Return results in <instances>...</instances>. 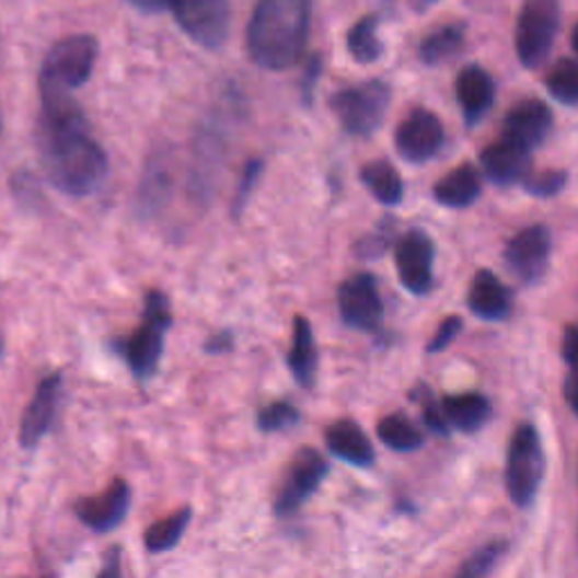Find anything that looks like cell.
Listing matches in <instances>:
<instances>
[{
	"label": "cell",
	"mask_w": 578,
	"mask_h": 578,
	"mask_svg": "<svg viewBox=\"0 0 578 578\" xmlns=\"http://www.w3.org/2000/svg\"><path fill=\"white\" fill-rule=\"evenodd\" d=\"M312 0H258L246 30L251 59L267 70L292 68L308 44Z\"/></svg>",
	"instance_id": "obj_2"
},
{
	"label": "cell",
	"mask_w": 578,
	"mask_h": 578,
	"mask_svg": "<svg viewBox=\"0 0 578 578\" xmlns=\"http://www.w3.org/2000/svg\"><path fill=\"white\" fill-rule=\"evenodd\" d=\"M409 3H412V8L416 12H427L429 8H434V5L439 3V0H409Z\"/></svg>",
	"instance_id": "obj_44"
},
{
	"label": "cell",
	"mask_w": 578,
	"mask_h": 578,
	"mask_svg": "<svg viewBox=\"0 0 578 578\" xmlns=\"http://www.w3.org/2000/svg\"><path fill=\"white\" fill-rule=\"evenodd\" d=\"M461 328H463V321H461L459 316H448V319L439 325L437 335L431 337L427 350H429V352H441V350H446V348L456 339V335L461 333Z\"/></svg>",
	"instance_id": "obj_35"
},
{
	"label": "cell",
	"mask_w": 578,
	"mask_h": 578,
	"mask_svg": "<svg viewBox=\"0 0 578 578\" xmlns=\"http://www.w3.org/2000/svg\"><path fill=\"white\" fill-rule=\"evenodd\" d=\"M301 414L289 405V403H271L265 409H261L258 414V427L263 431H280V429H289L299 423Z\"/></svg>",
	"instance_id": "obj_33"
},
{
	"label": "cell",
	"mask_w": 578,
	"mask_h": 578,
	"mask_svg": "<svg viewBox=\"0 0 578 578\" xmlns=\"http://www.w3.org/2000/svg\"><path fill=\"white\" fill-rule=\"evenodd\" d=\"M506 542L504 540H495L490 545L477 550L473 556H470L463 567L459 569V574L454 578H488L493 567L499 563V558L506 552Z\"/></svg>",
	"instance_id": "obj_31"
},
{
	"label": "cell",
	"mask_w": 578,
	"mask_h": 578,
	"mask_svg": "<svg viewBox=\"0 0 578 578\" xmlns=\"http://www.w3.org/2000/svg\"><path fill=\"white\" fill-rule=\"evenodd\" d=\"M127 3L142 14H159L170 8V0H127Z\"/></svg>",
	"instance_id": "obj_42"
},
{
	"label": "cell",
	"mask_w": 578,
	"mask_h": 578,
	"mask_svg": "<svg viewBox=\"0 0 578 578\" xmlns=\"http://www.w3.org/2000/svg\"><path fill=\"white\" fill-rule=\"evenodd\" d=\"M170 10L190 39L208 50L222 48L229 36V0H170Z\"/></svg>",
	"instance_id": "obj_8"
},
{
	"label": "cell",
	"mask_w": 578,
	"mask_h": 578,
	"mask_svg": "<svg viewBox=\"0 0 578 578\" xmlns=\"http://www.w3.org/2000/svg\"><path fill=\"white\" fill-rule=\"evenodd\" d=\"M328 475V463L316 450H301L289 465L285 482L276 497V513L289 518L314 495L321 482Z\"/></svg>",
	"instance_id": "obj_9"
},
{
	"label": "cell",
	"mask_w": 578,
	"mask_h": 578,
	"mask_svg": "<svg viewBox=\"0 0 578 578\" xmlns=\"http://www.w3.org/2000/svg\"><path fill=\"white\" fill-rule=\"evenodd\" d=\"M193 511L190 509H181L172 513L165 520L154 522L148 531H144V547H148L152 554H161L172 550L176 542L184 537L188 524H190Z\"/></svg>",
	"instance_id": "obj_28"
},
{
	"label": "cell",
	"mask_w": 578,
	"mask_h": 578,
	"mask_svg": "<svg viewBox=\"0 0 578 578\" xmlns=\"http://www.w3.org/2000/svg\"><path fill=\"white\" fill-rule=\"evenodd\" d=\"M563 357L569 365V369H578V328L569 325L563 337Z\"/></svg>",
	"instance_id": "obj_39"
},
{
	"label": "cell",
	"mask_w": 578,
	"mask_h": 578,
	"mask_svg": "<svg viewBox=\"0 0 578 578\" xmlns=\"http://www.w3.org/2000/svg\"><path fill=\"white\" fill-rule=\"evenodd\" d=\"M97 578H123V556H120V547H114L112 552L106 554L104 565H102Z\"/></svg>",
	"instance_id": "obj_40"
},
{
	"label": "cell",
	"mask_w": 578,
	"mask_h": 578,
	"mask_svg": "<svg viewBox=\"0 0 578 578\" xmlns=\"http://www.w3.org/2000/svg\"><path fill=\"white\" fill-rule=\"evenodd\" d=\"M389 102V86L380 80H371L339 91L331 100V106L346 134L355 138H369L384 123Z\"/></svg>",
	"instance_id": "obj_6"
},
{
	"label": "cell",
	"mask_w": 578,
	"mask_h": 578,
	"mask_svg": "<svg viewBox=\"0 0 578 578\" xmlns=\"http://www.w3.org/2000/svg\"><path fill=\"white\" fill-rule=\"evenodd\" d=\"M361 184L384 206L401 204L405 197L403 178L389 161H371L361 167Z\"/></svg>",
	"instance_id": "obj_24"
},
{
	"label": "cell",
	"mask_w": 578,
	"mask_h": 578,
	"mask_svg": "<svg viewBox=\"0 0 578 578\" xmlns=\"http://www.w3.org/2000/svg\"><path fill=\"white\" fill-rule=\"evenodd\" d=\"M339 312L352 328L365 333L375 331L384 314L378 280L371 274L350 276L339 287Z\"/></svg>",
	"instance_id": "obj_12"
},
{
	"label": "cell",
	"mask_w": 578,
	"mask_h": 578,
	"mask_svg": "<svg viewBox=\"0 0 578 578\" xmlns=\"http://www.w3.org/2000/svg\"><path fill=\"white\" fill-rule=\"evenodd\" d=\"M97 59V42L89 34L68 36L55 44L42 66L39 91L44 100L68 97L91 78Z\"/></svg>",
	"instance_id": "obj_3"
},
{
	"label": "cell",
	"mask_w": 578,
	"mask_h": 578,
	"mask_svg": "<svg viewBox=\"0 0 578 578\" xmlns=\"http://www.w3.org/2000/svg\"><path fill=\"white\" fill-rule=\"evenodd\" d=\"M423 420H425V425H427L434 434H448V431H450V425H448V420H446L443 407L434 403L429 395H427V403L423 401Z\"/></svg>",
	"instance_id": "obj_36"
},
{
	"label": "cell",
	"mask_w": 578,
	"mask_h": 578,
	"mask_svg": "<svg viewBox=\"0 0 578 578\" xmlns=\"http://www.w3.org/2000/svg\"><path fill=\"white\" fill-rule=\"evenodd\" d=\"M0 357H3V339H0Z\"/></svg>",
	"instance_id": "obj_46"
},
{
	"label": "cell",
	"mask_w": 578,
	"mask_h": 578,
	"mask_svg": "<svg viewBox=\"0 0 578 578\" xmlns=\"http://www.w3.org/2000/svg\"><path fill=\"white\" fill-rule=\"evenodd\" d=\"M170 193V176L163 165H150L138 193V210L142 215L157 212Z\"/></svg>",
	"instance_id": "obj_30"
},
{
	"label": "cell",
	"mask_w": 578,
	"mask_h": 578,
	"mask_svg": "<svg viewBox=\"0 0 578 578\" xmlns=\"http://www.w3.org/2000/svg\"><path fill=\"white\" fill-rule=\"evenodd\" d=\"M567 184V172L563 170H545V172H535V174H527L522 178V186L529 195L533 197H542V199H547V197H554L558 195Z\"/></svg>",
	"instance_id": "obj_32"
},
{
	"label": "cell",
	"mask_w": 578,
	"mask_h": 578,
	"mask_svg": "<svg viewBox=\"0 0 578 578\" xmlns=\"http://www.w3.org/2000/svg\"><path fill=\"white\" fill-rule=\"evenodd\" d=\"M441 407H443L448 425H452L461 431L479 429L490 416V403L479 393L448 395Z\"/></svg>",
	"instance_id": "obj_22"
},
{
	"label": "cell",
	"mask_w": 578,
	"mask_h": 578,
	"mask_svg": "<svg viewBox=\"0 0 578 578\" xmlns=\"http://www.w3.org/2000/svg\"><path fill=\"white\" fill-rule=\"evenodd\" d=\"M59 395H61L59 373H50L48 378L39 382V386H36L32 401L23 414V420H21V443L25 448L39 446V441L48 434L53 418L57 414Z\"/></svg>",
	"instance_id": "obj_16"
},
{
	"label": "cell",
	"mask_w": 578,
	"mask_h": 578,
	"mask_svg": "<svg viewBox=\"0 0 578 578\" xmlns=\"http://www.w3.org/2000/svg\"><path fill=\"white\" fill-rule=\"evenodd\" d=\"M482 195V176L473 165H461L446 174L437 188H434V197L441 206L448 208H467L477 201Z\"/></svg>",
	"instance_id": "obj_21"
},
{
	"label": "cell",
	"mask_w": 578,
	"mask_h": 578,
	"mask_svg": "<svg viewBox=\"0 0 578 578\" xmlns=\"http://www.w3.org/2000/svg\"><path fill=\"white\" fill-rule=\"evenodd\" d=\"M456 100L467 127H475L495 104V82L482 66H465L456 78Z\"/></svg>",
	"instance_id": "obj_17"
},
{
	"label": "cell",
	"mask_w": 578,
	"mask_h": 578,
	"mask_svg": "<svg viewBox=\"0 0 578 578\" xmlns=\"http://www.w3.org/2000/svg\"><path fill=\"white\" fill-rule=\"evenodd\" d=\"M552 125H554V114L545 102L535 97L522 100L511 108L509 116H506L501 138L531 154L542 142H545V138L552 131Z\"/></svg>",
	"instance_id": "obj_14"
},
{
	"label": "cell",
	"mask_w": 578,
	"mask_h": 578,
	"mask_svg": "<svg viewBox=\"0 0 578 578\" xmlns=\"http://www.w3.org/2000/svg\"><path fill=\"white\" fill-rule=\"evenodd\" d=\"M395 267L412 294L423 297L434 280V244L427 233L409 231L395 246Z\"/></svg>",
	"instance_id": "obj_13"
},
{
	"label": "cell",
	"mask_w": 578,
	"mask_h": 578,
	"mask_svg": "<svg viewBox=\"0 0 578 578\" xmlns=\"http://www.w3.org/2000/svg\"><path fill=\"white\" fill-rule=\"evenodd\" d=\"M547 91L554 100L567 106H578V63L571 59H560L552 66L545 78Z\"/></svg>",
	"instance_id": "obj_29"
},
{
	"label": "cell",
	"mask_w": 578,
	"mask_h": 578,
	"mask_svg": "<svg viewBox=\"0 0 578 578\" xmlns=\"http://www.w3.org/2000/svg\"><path fill=\"white\" fill-rule=\"evenodd\" d=\"M571 44H574V50L578 53V25L574 27V36H571Z\"/></svg>",
	"instance_id": "obj_45"
},
{
	"label": "cell",
	"mask_w": 578,
	"mask_h": 578,
	"mask_svg": "<svg viewBox=\"0 0 578 578\" xmlns=\"http://www.w3.org/2000/svg\"><path fill=\"white\" fill-rule=\"evenodd\" d=\"M170 325H172L170 301L163 292H159V289H152V292H148V297H144L142 323L127 339L116 344L118 352L125 357L131 373L138 380H148L159 369L165 333Z\"/></svg>",
	"instance_id": "obj_4"
},
{
	"label": "cell",
	"mask_w": 578,
	"mask_h": 578,
	"mask_svg": "<svg viewBox=\"0 0 578 578\" xmlns=\"http://www.w3.org/2000/svg\"><path fill=\"white\" fill-rule=\"evenodd\" d=\"M446 129L437 114L416 108L395 131V148L409 163H427L443 150Z\"/></svg>",
	"instance_id": "obj_10"
},
{
	"label": "cell",
	"mask_w": 578,
	"mask_h": 578,
	"mask_svg": "<svg viewBox=\"0 0 578 578\" xmlns=\"http://www.w3.org/2000/svg\"><path fill=\"white\" fill-rule=\"evenodd\" d=\"M321 78V57H312L305 66V72H303V80H301V93H303V100L305 104H310L312 100V93L316 89V82Z\"/></svg>",
	"instance_id": "obj_38"
},
{
	"label": "cell",
	"mask_w": 578,
	"mask_h": 578,
	"mask_svg": "<svg viewBox=\"0 0 578 578\" xmlns=\"http://www.w3.org/2000/svg\"><path fill=\"white\" fill-rule=\"evenodd\" d=\"M131 504V490L129 484L123 479H116L112 486H106L100 495L84 497L76 504V513L82 524L97 533L114 531L129 511Z\"/></svg>",
	"instance_id": "obj_15"
},
{
	"label": "cell",
	"mask_w": 578,
	"mask_h": 578,
	"mask_svg": "<svg viewBox=\"0 0 578 578\" xmlns=\"http://www.w3.org/2000/svg\"><path fill=\"white\" fill-rule=\"evenodd\" d=\"M231 346H233V337H231V333H220V335H215V337L206 344V350H208V352H227V350H231Z\"/></svg>",
	"instance_id": "obj_43"
},
{
	"label": "cell",
	"mask_w": 578,
	"mask_h": 578,
	"mask_svg": "<svg viewBox=\"0 0 578 578\" xmlns=\"http://www.w3.org/2000/svg\"><path fill=\"white\" fill-rule=\"evenodd\" d=\"M331 452L352 465H371L375 459L373 446L355 420H337L325 431Z\"/></svg>",
	"instance_id": "obj_20"
},
{
	"label": "cell",
	"mask_w": 578,
	"mask_h": 578,
	"mask_svg": "<svg viewBox=\"0 0 578 578\" xmlns=\"http://www.w3.org/2000/svg\"><path fill=\"white\" fill-rule=\"evenodd\" d=\"M348 53L355 61L359 63H373L382 57V42H380V34H378V16H365L359 19L350 32H348V39H346Z\"/></svg>",
	"instance_id": "obj_26"
},
{
	"label": "cell",
	"mask_w": 578,
	"mask_h": 578,
	"mask_svg": "<svg viewBox=\"0 0 578 578\" xmlns=\"http://www.w3.org/2000/svg\"><path fill=\"white\" fill-rule=\"evenodd\" d=\"M263 161L261 159H251L246 165H244V172H242V178H240V186H238V193H235V201H233V215H242L253 188L258 186V181L263 176Z\"/></svg>",
	"instance_id": "obj_34"
},
{
	"label": "cell",
	"mask_w": 578,
	"mask_h": 578,
	"mask_svg": "<svg viewBox=\"0 0 578 578\" xmlns=\"http://www.w3.org/2000/svg\"><path fill=\"white\" fill-rule=\"evenodd\" d=\"M467 305L486 321H501L511 314V294L495 274L482 269L475 274L473 285H470Z\"/></svg>",
	"instance_id": "obj_19"
},
{
	"label": "cell",
	"mask_w": 578,
	"mask_h": 578,
	"mask_svg": "<svg viewBox=\"0 0 578 578\" xmlns=\"http://www.w3.org/2000/svg\"><path fill=\"white\" fill-rule=\"evenodd\" d=\"M529 152L501 138L482 152V167L493 184L511 186L522 184V178L529 174Z\"/></svg>",
	"instance_id": "obj_18"
},
{
	"label": "cell",
	"mask_w": 578,
	"mask_h": 578,
	"mask_svg": "<svg viewBox=\"0 0 578 578\" xmlns=\"http://www.w3.org/2000/svg\"><path fill=\"white\" fill-rule=\"evenodd\" d=\"M565 401L569 409L578 416V369H569L565 380Z\"/></svg>",
	"instance_id": "obj_41"
},
{
	"label": "cell",
	"mask_w": 578,
	"mask_h": 578,
	"mask_svg": "<svg viewBox=\"0 0 578 578\" xmlns=\"http://www.w3.org/2000/svg\"><path fill=\"white\" fill-rule=\"evenodd\" d=\"M42 106L39 157L48 181L68 197L93 195L108 174V159L84 112L70 95L44 100Z\"/></svg>",
	"instance_id": "obj_1"
},
{
	"label": "cell",
	"mask_w": 578,
	"mask_h": 578,
	"mask_svg": "<svg viewBox=\"0 0 578 578\" xmlns=\"http://www.w3.org/2000/svg\"><path fill=\"white\" fill-rule=\"evenodd\" d=\"M463 44H465V25L450 23L429 32L418 48V55L423 63L437 66L452 59L463 48Z\"/></svg>",
	"instance_id": "obj_25"
},
{
	"label": "cell",
	"mask_w": 578,
	"mask_h": 578,
	"mask_svg": "<svg viewBox=\"0 0 578 578\" xmlns=\"http://www.w3.org/2000/svg\"><path fill=\"white\" fill-rule=\"evenodd\" d=\"M560 27L558 0H524L516 25V50L524 68H537L550 57Z\"/></svg>",
	"instance_id": "obj_7"
},
{
	"label": "cell",
	"mask_w": 578,
	"mask_h": 578,
	"mask_svg": "<svg viewBox=\"0 0 578 578\" xmlns=\"http://www.w3.org/2000/svg\"><path fill=\"white\" fill-rule=\"evenodd\" d=\"M12 188H14L16 199H21V201H30V204H34L36 197H39V186H36L34 176L27 174V172H19V174H14V178H12Z\"/></svg>",
	"instance_id": "obj_37"
},
{
	"label": "cell",
	"mask_w": 578,
	"mask_h": 578,
	"mask_svg": "<svg viewBox=\"0 0 578 578\" xmlns=\"http://www.w3.org/2000/svg\"><path fill=\"white\" fill-rule=\"evenodd\" d=\"M552 256V233L547 227L535 224L518 235L511 238L506 244L504 261L509 269L524 282H535L545 276Z\"/></svg>",
	"instance_id": "obj_11"
},
{
	"label": "cell",
	"mask_w": 578,
	"mask_h": 578,
	"mask_svg": "<svg viewBox=\"0 0 578 578\" xmlns=\"http://www.w3.org/2000/svg\"><path fill=\"white\" fill-rule=\"evenodd\" d=\"M289 369H292L297 382L303 386H312L314 373H316V346H314V335L312 325L305 316L294 319V337H292V348H289Z\"/></svg>",
	"instance_id": "obj_23"
},
{
	"label": "cell",
	"mask_w": 578,
	"mask_h": 578,
	"mask_svg": "<svg viewBox=\"0 0 578 578\" xmlns=\"http://www.w3.org/2000/svg\"><path fill=\"white\" fill-rule=\"evenodd\" d=\"M545 477V450L540 434L531 423H522L511 437L506 454V488L516 506L527 509L535 499Z\"/></svg>",
	"instance_id": "obj_5"
},
{
	"label": "cell",
	"mask_w": 578,
	"mask_h": 578,
	"mask_svg": "<svg viewBox=\"0 0 578 578\" xmlns=\"http://www.w3.org/2000/svg\"><path fill=\"white\" fill-rule=\"evenodd\" d=\"M380 441L395 452H414L423 448V431L405 416L393 414L378 425Z\"/></svg>",
	"instance_id": "obj_27"
}]
</instances>
